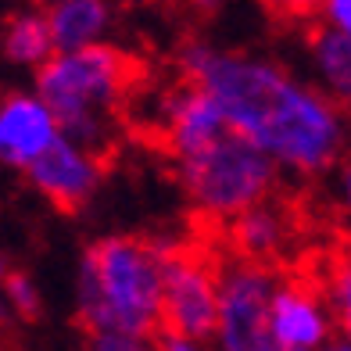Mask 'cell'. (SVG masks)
I'll return each mask as SVG.
<instances>
[{
	"mask_svg": "<svg viewBox=\"0 0 351 351\" xmlns=\"http://www.w3.org/2000/svg\"><path fill=\"white\" fill-rule=\"evenodd\" d=\"M180 69L183 79L215 97L233 133L273 158L280 172L319 176L341 162L351 136L341 104L276 61L186 43Z\"/></svg>",
	"mask_w": 351,
	"mask_h": 351,
	"instance_id": "cell-1",
	"label": "cell"
},
{
	"mask_svg": "<svg viewBox=\"0 0 351 351\" xmlns=\"http://www.w3.org/2000/svg\"><path fill=\"white\" fill-rule=\"evenodd\" d=\"M79 323L86 333H162V241L104 237L79 265Z\"/></svg>",
	"mask_w": 351,
	"mask_h": 351,
	"instance_id": "cell-2",
	"label": "cell"
},
{
	"mask_svg": "<svg viewBox=\"0 0 351 351\" xmlns=\"http://www.w3.org/2000/svg\"><path fill=\"white\" fill-rule=\"evenodd\" d=\"M136 65L115 47L93 43L83 51L54 54L36 72V97L54 111L61 136L97 151L108 133V119L133 90Z\"/></svg>",
	"mask_w": 351,
	"mask_h": 351,
	"instance_id": "cell-3",
	"label": "cell"
},
{
	"mask_svg": "<svg viewBox=\"0 0 351 351\" xmlns=\"http://www.w3.org/2000/svg\"><path fill=\"white\" fill-rule=\"evenodd\" d=\"M172 162L194 208L219 222H233L254 204L269 201L280 183V165L233 130Z\"/></svg>",
	"mask_w": 351,
	"mask_h": 351,
	"instance_id": "cell-4",
	"label": "cell"
},
{
	"mask_svg": "<svg viewBox=\"0 0 351 351\" xmlns=\"http://www.w3.org/2000/svg\"><path fill=\"white\" fill-rule=\"evenodd\" d=\"M222 262L204 247L162 244V333L212 341L219 326Z\"/></svg>",
	"mask_w": 351,
	"mask_h": 351,
	"instance_id": "cell-5",
	"label": "cell"
},
{
	"mask_svg": "<svg viewBox=\"0 0 351 351\" xmlns=\"http://www.w3.org/2000/svg\"><path fill=\"white\" fill-rule=\"evenodd\" d=\"M280 273L265 262L233 258L222 262V294H219V326L215 348L219 351H287L273 337L269 305H273Z\"/></svg>",
	"mask_w": 351,
	"mask_h": 351,
	"instance_id": "cell-6",
	"label": "cell"
},
{
	"mask_svg": "<svg viewBox=\"0 0 351 351\" xmlns=\"http://www.w3.org/2000/svg\"><path fill=\"white\" fill-rule=\"evenodd\" d=\"M269 323H273V337L287 351H323L330 341H337L330 301L312 276L280 273L273 305H269Z\"/></svg>",
	"mask_w": 351,
	"mask_h": 351,
	"instance_id": "cell-7",
	"label": "cell"
},
{
	"mask_svg": "<svg viewBox=\"0 0 351 351\" xmlns=\"http://www.w3.org/2000/svg\"><path fill=\"white\" fill-rule=\"evenodd\" d=\"M25 172L33 180V186L61 212H79L101 183L97 154L79 147L69 136H58Z\"/></svg>",
	"mask_w": 351,
	"mask_h": 351,
	"instance_id": "cell-8",
	"label": "cell"
},
{
	"mask_svg": "<svg viewBox=\"0 0 351 351\" xmlns=\"http://www.w3.org/2000/svg\"><path fill=\"white\" fill-rule=\"evenodd\" d=\"M58 136L61 125L40 97L11 93L0 101V162L4 165L29 169Z\"/></svg>",
	"mask_w": 351,
	"mask_h": 351,
	"instance_id": "cell-9",
	"label": "cell"
},
{
	"mask_svg": "<svg viewBox=\"0 0 351 351\" xmlns=\"http://www.w3.org/2000/svg\"><path fill=\"white\" fill-rule=\"evenodd\" d=\"M226 230H230L233 254L251 258V262H265V265L283 251V244L291 241V233H294L291 215H287V208H280L273 197L247 208L233 222H226Z\"/></svg>",
	"mask_w": 351,
	"mask_h": 351,
	"instance_id": "cell-10",
	"label": "cell"
},
{
	"mask_svg": "<svg viewBox=\"0 0 351 351\" xmlns=\"http://www.w3.org/2000/svg\"><path fill=\"white\" fill-rule=\"evenodd\" d=\"M51 36L58 54L83 51L101 40V33L111 25V0H58L47 11Z\"/></svg>",
	"mask_w": 351,
	"mask_h": 351,
	"instance_id": "cell-11",
	"label": "cell"
},
{
	"mask_svg": "<svg viewBox=\"0 0 351 351\" xmlns=\"http://www.w3.org/2000/svg\"><path fill=\"white\" fill-rule=\"evenodd\" d=\"M315 72L333 101L341 104L344 115H351V36H337L330 29H312L308 36Z\"/></svg>",
	"mask_w": 351,
	"mask_h": 351,
	"instance_id": "cell-12",
	"label": "cell"
},
{
	"mask_svg": "<svg viewBox=\"0 0 351 351\" xmlns=\"http://www.w3.org/2000/svg\"><path fill=\"white\" fill-rule=\"evenodd\" d=\"M4 51H8L11 61H19V65H47L58 51L47 14H19V19L8 25Z\"/></svg>",
	"mask_w": 351,
	"mask_h": 351,
	"instance_id": "cell-13",
	"label": "cell"
},
{
	"mask_svg": "<svg viewBox=\"0 0 351 351\" xmlns=\"http://www.w3.org/2000/svg\"><path fill=\"white\" fill-rule=\"evenodd\" d=\"M319 287H323V294L330 301L333 323H337V337L351 344V247H344V251L326 258Z\"/></svg>",
	"mask_w": 351,
	"mask_h": 351,
	"instance_id": "cell-14",
	"label": "cell"
},
{
	"mask_svg": "<svg viewBox=\"0 0 351 351\" xmlns=\"http://www.w3.org/2000/svg\"><path fill=\"white\" fill-rule=\"evenodd\" d=\"M4 294H8V301H11V308L19 312L22 319H40V312H43V301H40V291H36V283L29 280L25 273H11L4 276Z\"/></svg>",
	"mask_w": 351,
	"mask_h": 351,
	"instance_id": "cell-15",
	"label": "cell"
},
{
	"mask_svg": "<svg viewBox=\"0 0 351 351\" xmlns=\"http://www.w3.org/2000/svg\"><path fill=\"white\" fill-rule=\"evenodd\" d=\"M315 22L337 36H351V0H319Z\"/></svg>",
	"mask_w": 351,
	"mask_h": 351,
	"instance_id": "cell-16",
	"label": "cell"
},
{
	"mask_svg": "<svg viewBox=\"0 0 351 351\" xmlns=\"http://www.w3.org/2000/svg\"><path fill=\"white\" fill-rule=\"evenodd\" d=\"M86 351H162L158 341L151 344L147 337H125V333H93Z\"/></svg>",
	"mask_w": 351,
	"mask_h": 351,
	"instance_id": "cell-17",
	"label": "cell"
},
{
	"mask_svg": "<svg viewBox=\"0 0 351 351\" xmlns=\"http://www.w3.org/2000/svg\"><path fill=\"white\" fill-rule=\"evenodd\" d=\"M265 8L287 22H301V19H315L319 0H265Z\"/></svg>",
	"mask_w": 351,
	"mask_h": 351,
	"instance_id": "cell-18",
	"label": "cell"
},
{
	"mask_svg": "<svg viewBox=\"0 0 351 351\" xmlns=\"http://www.w3.org/2000/svg\"><path fill=\"white\" fill-rule=\"evenodd\" d=\"M162 351H219L212 341H194V337H176V333H158Z\"/></svg>",
	"mask_w": 351,
	"mask_h": 351,
	"instance_id": "cell-19",
	"label": "cell"
},
{
	"mask_svg": "<svg viewBox=\"0 0 351 351\" xmlns=\"http://www.w3.org/2000/svg\"><path fill=\"white\" fill-rule=\"evenodd\" d=\"M337 201H341V208L351 215V158L341 162V172H337Z\"/></svg>",
	"mask_w": 351,
	"mask_h": 351,
	"instance_id": "cell-20",
	"label": "cell"
},
{
	"mask_svg": "<svg viewBox=\"0 0 351 351\" xmlns=\"http://www.w3.org/2000/svg\"><path fill=\"white\" fill-rule=\"evenodd\" d=\"M194 8H201V11H219L222 8V0H190Z\"/></svg>",
	"mask_w": 351,
	"mask_h": 351,
	"instance_id": "cell-21",
	"label": "cell"
},
{
	"mask_svg": "<svg viewBox=\"0 0 351 351\" xmlns=\"http://www.w3.org/2000/svg\"><path fill=\"white\" fill-rule=\"evenodd\" d=\"M323 351H351V344H348V341H341V337H337V341H330V344H326V348H323Z\"/></svg>",
	"mask_w": 351,
	"mask_h": 351,
	"instance_id": "cell-22",
	"label": "cell"
}]
</instances>
